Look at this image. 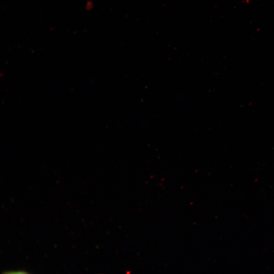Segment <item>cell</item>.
<instances>
[{
    "instance_id": "obj_1",
    "label": "cell",
    "mask_w": 274,
    "mask_h": 274,
    "mask_svg": "<svg viewBox=\"0 0 274 274\" xmlns=\"http://www.w3.org/2000/svg\"><path fill=\"white\" fill-rule=\"evenodd\" d=\"M5 273H27V272L24 271V270H15V271H6L5 272Z\"/></svg>"
}]
</instances>
